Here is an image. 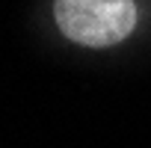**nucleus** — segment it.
<instances>
[{"label":"nucleus","instance_id":"f257e3e1","mask_svg":"<svg viewBox=\"0 0 151 148\" xmlns=\"http://www.w3.org/2000/svg\"><path fill=\"white\" fill-rule=\"evenodd\" d=\"M53 18L65 39L83 47H110L136 27L133 0H53Z\"/></svg>","mask_w":151,"mask_h":148}]
</instances>
